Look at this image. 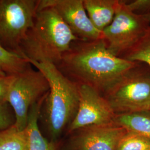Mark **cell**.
I'll use <instances>...</instances> for the list:
<instances>
[{
    "label": "cell",
    "mask_w": 150,
    "mask_h": 150,
    "mask_svg": "<svg viewBox=\"0 0 150 150\" xmlns=\"http://www.w3.org/2000/svg\"><path fill=\"white\" fill-rule=\"evenodd\" d=\"M15 76H0V103L6 102L7 96Z\"/></svg>",
    "instance_id": "ffe728a7"
},
{
    "label": "cell",
    "mask_w": 150,
    "mask_h": 150,
    "mask_svg": "<svg viewBox=\"0 0 150 150\" xmlns=\"http://www.w3.org/2000/svg\"><path fill=\"white\" fill-rule=\"evenodd\" d=\"M72 141L71 150H117L127 132L115 123L92 125L79 129Z\"/></svg>",
    "instance_id": "30bf717a"
},
{
    "label": "cell",
    "mask_w": 150,
    "mask_h": 150,
    "mask_svg": "<svg viewBox=\"0 0 150 150\" xmlns=\"http://www.w3.org/2000/svg\"><path fill=\"white\" fill-rule=\"evenodd\" d=\"M47 95L33 105L28 113L26 131L28 137L29 150H57V145L43 137L38 126V118L44 100Z\"/></svg>",
    "instance_id": "7c38bea8"
},
{
    "label": "cell",
    "mask_w": 150,
    "mask_h": 150,
    "mask_svg": "<svg viewBox=\"0 0 150 150\" xmlns=\"http://www.w3.org/2000/svg\"><path fill=\"white\" fill-rule=\"evenodd\" d=\"M141 64L103 95L116 115L150 110V67Z\"/></svg>",
    "instance_id": "277c9868"
},
{
    "label": "cell",
    "mask_w": 150,
    "mask_h": 150,
    "mask_svg": "<svg viewBox=\"0 0 150 150\" xmlns=\"http://www.w3.org/2000/svg\"></svg>",
    "instance_id": "603a6c76"
},
{
    "label": "cell",
    "mask_w": 150,
    "mask_h": 150,
    "mask_svg": "<svg viewBox=\"0 0 150 150\" xmlns=\"http://www.w3.org/2000/svg\"><path fill=\"white\" fill-rule=\"evenodd\" d=\"M150 139L139 134L127 132L121 139L117 150H149Z\"/></svg>",
    "instance_id": "e0dca14e"
},
{
    "label": "cell",
    "mask_w": 150,
    "mask_h": 150,
    "mask_svg": "<svg viewBox=\"0 0 150 150\" xmlns=\"http://www.w3.org/2000/svg\"><path fill=\"white\" fill-rule=\"evenodd\" d=\"M11 107L7 102L0 103V130L8 129L15 123V115L12 114Z\"/></svg>",
    "instance_id": "ac0fdd59"
},
{
    "label": "cell",
    "mask_w": 150,
    "mask_h": 150,
    "mask_svg": "<svg viewBox=\"0 0 150 150\" xmlns=\"http://www.w3.org/2000/svg\"><path fill=\"white\" fill-rule=\"evenodd\" d=\"M6 75H6L4 72H2V71L0 70V76H6Z\"/></svg>",
    "instance_id": "7402d4cb"
},
{
    "label": "cell",
    "mask_w": 150,
    "mask_h": 150,
    "mask_svg": "<svg viewBox=\"0 0 150 150\" xmlns=\"http://www.w3.org/2000/svg\"><path fill=\"white\" fill-rule=\"evenodd\" d=\"M121 57L132 62L147 64L150 67V26L134 47Z\"/></svg>",
    "instance_id": "2e32d148"
},
{
    "label": "cell",
    "mask_w": 150,
    "mask_h": 150,
    "mask_svg": "<svg viewBox=\"0 0 150 150\" xmlns=\"http://www.w3.org/2000/svg\"><path fill=\"white\" fill-rule=\"evenodd\" d=\"M113 122L127 132L150 139V110L116 114Z\"/></svg>",
    "instance_id": "4fadbf2b"
},
{
    "label": "cell",
    "mask_w": 150,
    "mask_h": 150,
    "mask_svg": "<svg viewBox=\"0 0 150 150\" xmlns=\"http://www.w3.org/2000/svg\"><path fill=\"white\" fill-rule=\"evenodd\" d=\"M120 1L111 23L102 31L109 51L121 57L139 41L150 26L142 16L134 14Z\"/></svg>",
    "instance_id": "52a82bcc"
},
{
    "label": "cell",
    "mask_w": 150,
    "mask_h": 150,
    "mask_svg": "<svg viewBox=\"0 0 150 150\" xmlns=\"http://www.w3.org/2000/svg\"><path fill=\"white\" fill-rule=\"evenodd\" d=\"M38 1L0 0V42L21 56L20 46L32 27Z\"/></svg>",
    "instance_id": "8992f818"
},
{
    "label": "cell",
    "mask_w": 150,
    "mask_h": 150,
    "mask_svg": "<svg viewBox=\"0 0 150 150\" xmlns=\"http://www.w3.org/2000/svg\"><path fill=\"white\" fill-rule=\"evenodd\" d=\"M79 40L54 8L38 6L33 25L21 44V54L28 61L57 65Z\"/></svg>",
    "instance_id": "7a4b0ae2"
},
{
    "label": "cell",
    "mask_w": 150,
    "mask_h": 150,
    "mask_svg": "<svg viewBox=\"0 0 150 150\" xmlns=\"http://www.w3.org/2000/svg\"><path fill=\"white\" fill-rule=\"evenodd\" d=\"M28 62L45 75L49 83L50 90L43 101V117L50 134L56 139L75 118L80 101L79 85L64 76L56 64Z\"/></svg>",
    "instance_id": "3957f363"
},
{
    "label": "cell",
    "mask_w": 150,
    "mask_h": 150,
    "mask_svg": "<svg viewBox=\"0 0 150 150\" xmlns=\"http://www.w3.org/2000/svg\"><path fill=\"white\" fill-rule=\"evenodd\" d=\"M50 90L48 81L39 70L30 67L15 76L8 92L6 102L15 117L14 126L20 131L26 129L28 113L33 105L45 96Z\"/></svg>",
    "instance_id": "5b68a950"
},
{
    "label": "cell",
    "mask_w": 150,
    "mask_h": 150,
    "mask_svg": "<svg viewBox=\"0 0 150 150\" xmlns=\"http://www.w3.org/2000/svg\"><path fill=\"white\" fill-rule=\"evenodd\" d=\"M0 150H29L26 129L20 131L13 125L0 130Z\"/></svg>",
    "instance_id": "9a60e30c"
},
{
    "label": "cell",
    "mask_w": 150,
    "mask_h": 150,
    "mask_svg": "<svg viewBox=\"0 0 150 150\" xmlns=\"http://www.w3.org/2000/svg\"><path fill=\"white\" fill-rule=\"evenodd\" d=\"M31 65L26 58L7 50L0 42V70L6 75H18Z\"/></svg>",
    "instance_id": "5bb4252c"
},
{
    "label": "cell",
    "mask_w": 150,
    "mask_h": 150,
    "mask_svg": "<svg viewBox=\"0 0 150 150\" xmlns=\"http://www.w3.org/2000/svg\"><path fill=\"white\" fill-rule=\"evenodd\" d=\"M38 7H51L81 40H96L102 38V32L96 28L90 20L83 0H40Z\"/></svg>",
    "instance_id": "9c48e42d"
},
{
    "label": "cell",
    "mask_w": 150,
    "mask_h": 150,
    "mask_svg": "<svg viewBox=\"0 0 150 150\" xmlns=\"http://www.w3.org/2000/svg\"><path fill=\"white\" fill-rule=\"evenodd\" d=\"M139 63L114 55L102 38L75 41L56 66L79 85L91 86L103 96Z\"/></svg>",
    "instance_id": "6da1fadb"
},
{
    "label": "cell",
    "mask_w": 150,
    "mask_h": 150,
    "mask_svg": "<svg viewBox=\"0 0 150 150\" xmlns=\"http://www.w3.org/2000/svg\"><path fill=\"white\" fill-rule=\"evenodd\" d=\"M120 2L118 0H83L90 20L101 32L112 22Z\"/></svg>",
    "instance_id": "8fae6325"
},
{
    "label": "cell",
    "mask_w": 150,
    "mask_h": 150,
    "mask_svg": "<svg viewBox=\"0 0 150 150\" xmlns=\"http://www.w3.org/2000/svg\"><path fill=\"white\" fill-rule=\"evenodd\" d=\"M126 6L130 11L139 16H145L150 12V0H134L126 2Z\"/></svg>",
    "instance_id": "d6986e66"
},
{
    "label": "cell",
    "mask_w": 150,
    "mask_h": 150,
    "mask_svg": "<svg viewBox=\"0 0 150 150\" xmlns=\"http://www.w3.org/2000/svg\"><path fill=\"white\" fill-rule=\"evenodd\" d=\"M79 92V108L68 127L69 132L89 126L113 122L116 113L105 97L86 85H80Z\"/></svg>",
    "instance_id": "ba28073f"
},
{
    "label": "cell",
    "mask_w": 150,
    "mask_h": 150,
    "mask_svg": "<svg viewBox=\"0 0 150 150\" xmlns=\"http://www.w3.org/2000/svg\"><path fill=\"white\" fill-rule=\"evenodd\" d=\"M143 16V17L145 18V19L150 23V12L149 13L146 15L145 16Z\"/></svg>",
    "instance_id": "44dd1931"
}]
</instances>
